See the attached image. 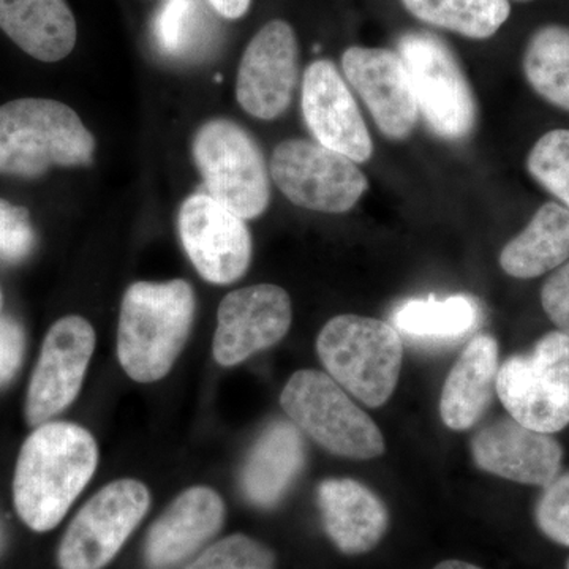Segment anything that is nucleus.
Returning <instances> with one entry per match:
<instances>
[{
    "instance_id": "obj_1",
    "label": "nucleus",
    "mask_w": 569,
    "mask_h": 569,
    "mask_svg": "<svg viewBox=\"0 0 569 569\" xmlns=\"http://www.w3.org/2000/svg\"><path fill=\"white\" fill-rule=\"evenodd\" d=\"M97 462L96 440L81 426L37 427L22 445L14 471V507L22 522L36 531L54 529L91 481Z\"/></svg>"
},
{
    "instance_id": "obj_2",
    "label": "nucleus",
    "mask_w": 569,
    "mask_h": 569,
    "mask_svg": "<svg viewBox=\"0 0 569 569\" xmlns=\"http://www.w3.org/2000/svg\"><path fill=\"white\" fill-rule=\"evenodd\" d=\"M193 317L194 295L186 280L130 284L118 331V356L127 376L140 383L167 376L186 346Z\"/></svg>"
},
{
    "instance_id": "obj_3",
    "label": "nucleus",
    "mask_w": 569,
    "mask_h": 569,
    "mask_svg": "<svg viewBox=\"0 0 569 569\" xmlns=\"http://www.w3.org/2000/svg\"><path fill=\"white\" fill-rule=\"evenodd\" d=\"M93 152L96 138L66 103L18 99L0 107V174L33 179L52 167H88Z\"/></svg>"
},
{
    "instance_id": "obj_4",
    "label": "nucleus",
    "mask_w": 569,
    "mask_h": 569,
    "mask_svg": "<svg viewBox=\"0 0 569 569\" xmlns=\"http://www.w3.org/2000/svg\"><path fill=\"white\" fill-rule=\"evenodd\" d=\"M317 351L328 376L367 407L385 406L395 392L403 342L391 323L361 316L335 317L321 329Z\"/></svg>"
},
{
    "instance_id": "obj_5",
    "label": "nucleus",
    "mask_w": 569,
    "mask_h": 569,
    "mask_svg": "<svg viewBox=\"0 0 569 569\" xmlns=\"http://www.w3.org/2000/svg\"><path fill=\"white\" fill-rule=\"evenodd\" d=\"M280 403L302 433L332 455L367 460L385 452V438L372 418L323 372H296L284 385Z\"/></svg>"
},
{
    "instance_id": "obj_6",
    "label": "nucleus",
    "mask_w": 569,
    "mask_h": 569,
    "mask_svg": "<svg viewBox=\"0 0 569 569\" xmlns=\"http://www.w3.org/2000/svg\"><path fill=\"white\" fill-rule=\"evenodd\" d=\"M496 392L509 417L542 433L569 425V335L549 332L527 356L498 369Z\"/></svg>"
},
{
    "instance_id": "obj_7",
    "label": "nucleus",
    "mask_w": 569,
    "mask_h": 569,
    "mask_svg": "<svg viewBox=\"0 0 569 569\" xmlns=\"http://www.w3.org/2000/svg\"><path fill=\"white\" fill-rule=\"evenodd\" d=\"M193 159L213 200L238 213L257 219L268 209L271 183L263 153L241 126L212 119L193 138Z\"/></svg>"
},
{
    "instance_id": "obj_8",
    "label": "nucleus",
    "mask_w": 569,
    "mask_h": 569,
    "mask_svg": "<svg viewBox=\"0 0 569 569\" xmlns=\"http://www.w3.org/2000/svg\"><path fill=\"white\" fill-rule=\"evenodd\" d=\"M397 50L430 129L443 140H466L477 123V102L448 44L429 32H407Z\"/></svg>"
},
{
    "instance_id": "obj_9",
    "label": "nucleus",
    "mask_w": 569,
    "mask_h": 569,
    "mask_svg": "<svg viewBox=\"0 0 569 569\" xmlns=\"http://www.w3.org/2000/svg\"><path fill=\"white\" fill-rule=\"evenodd\" d=\"M271 176L291 203L326 213L350 211L369 187L353 160L307 140L280 142L272 153Z\"/></svg>"
},
{
    "instance_id": "obj_10",
    "label": "nucleus",
    "mask_w": 569,
    "mask_h": 569,
    "mask_svg": "<svg viewBox=\"0 0 569 569\" xmlns=\"http://www.w3.org/2000/svg\"><path fill=\"white\" fill-rule=\"evenodd\" d=\"M149 490L134 479L104 486L81 508L59 548L62 569H102L148 512Z\"/></svg>"
},
{
    "instance_id": "obj_11",
    "label": "nucleus",
    "mask_w": 569,
    "mask_h": 569,
    "mask_svg": "<svg viewBox=\"0 0 569 569\" xmlns=\"http://www.w3.org/2000/svg\"><path fill=\"white\" fill-rule=\"evenodd\" d=\"M179 234L198 274L217 284L241 279L252 260V238L244 219L213 200L194 193L181 206Z\"/></svg>"
},
{
    "instance_id": "obj_12",
    "label": "nucleus",
    "mask_w": 569,
    "mask_h": 569,
    "mask_svg": "<svg viewBox=\"0 0 569 569\" xmlns=\"http://www.w3.org/2000/svg\"><path fill=\"white\" fill-rule=\"evenodd\" d=\"M93 348L96 331L84 318L70 316L51 326L29 385V425H44L77 399Z\"/></svg>"
},
{
    "instance_id": "obj_13",
    "label": "nucleus",
    "mask_w": 569,
    "mask_h": 569,
    "mask_svg": "<svg viewBox=\"0 0 569 569\" xmlns=\"http://www.w3.org/2000/svg\"><path fill=\"white\" fill-rule=\"evenodd\" d=\"M299 74V47L287 21L264 24L247 44L236 80L238 102L253 118L272 121L290 107Z\"/></svg>"
},
{
    "instance_id": "obj_14",
    "label": "nucleus",
    "mask_w": 569,
    "mask_h": 569,
    "mask_svg": "<svg viewBox=\"0 0 569 569\" xmlns=\"http://www.w3.org/2000/svg\"><path fill=\"white\" fill-rule=\"evenodd\" d=\"M293 320L290 296L276 284H253L224 296L217 312L212 353L220 366L233 367L276 346Z\"/></svg>"
},
{
    "instance_id": "obj_15",
    "label": "nucleus",
    "mask_w": 569,
    "mask_h": 569,
    "mask_svg": "<svg viewBox=\"0 0 569 569\" xmlns=\"http://www.w3.org/2000/svg\"><path fill=\"white\" fill-rule=\"evenodd\" d=\"M342 69L381 132L391 140H403L413 132L419 112L417 96L397 52L351 47L343 52Z\"/></svg>"
},
{
    "instance_id": "obj_16",
    "label": "nucleus",
    "mask_w": 569,
    "mask_h": 569,
    "mask_svg": "<svg viewBox=\"0 0 569 569\" xmlns=\"http://www.w3.org/2000/svg\"><path fill=\"white\" fill-rule=\"evenodd\" d=\"M301 104L307 127L321 146L356 163L372 157V138L335 63L316 61L307 67Z\"/></svg>"
},
{
    "instance_id": "obj_17",
    "label": "nucleus",
    "mask_w": 569,
    "mask_h": 569,
    "mask_svg": "<svg viewBox=\"0 0 569 569\" xmlns=\"http://www.w3.org/2000/svg\"><path fill=\"white\" fill-rule=\"evenodd\" d=\"M471 455L482 471L538 488H548L559 477L563 459L556 438L519 425L512 418L478 430L471 440Z\"/></svg>"
},
{
    "instance_id": "obj_18",
    "label": "nucleus",
    "mask_w": 569,
    "mask_h": 569,
    "mask_svg": "<svg viewBox=\"0 0 569 569\" xmlns=\"http://www.w3.org/2000/svg\"><path fill=\"white\" fill-rule=\"evenodd\" d=\"M223 519V500L216 490H186L149 531L146 563L152 569H168L181 563L222 529Z\"/></svg>"
},
{
    "instance_id": "obj_19",
    "label": "nucleus",
    "mask_w": 569,
    "mask_h": 569,
    "mask_svg": "<svg viewBox=\"0 0 569 569\" xmlns=\"http://www.w3.org/2000/svg\"><path fill=\"white\" fill-rule=\"evenodd\" d=\"M318 507L326 535L347 556H361L380 545L389 526L388 509L355 479H325L318 486Z\"/></svg>"
},
{
    "instance_id": "obj_20",
    "label": "nucleus",
    "mask_w": 569,
    "mask_h": 569,
    "mask_svg": "<svg viewBox=\"0 0 569 569\" xmlns=\"http://www.w3.org/2000/svg\"><path fill=\"white\" fill-rule=\"evenodd\" d=\"M305 463L301 430L293 422H271L247 456L241 471L242 493L254 507L272 508L290 490Z\"/></svg>"
},
{
    "instance_id": "obj_21",
    "label": "nucleus",
    "mask_w": 569,
    "mask_h": 569,
    "mask_svg": "<svg viewBox=\"0 0 569 569\" xmlns=\"http://www.w3.org/2000/svg\"><path fill=\"white\" fill-rule=\"evenodd\" d=\"M498 343L478 336L459 356L441 389L440 415L452 430H467L488 411L496 392Z\"/></svg>"
},
{
    "instance_id": "obj_22",
    "label": "nucleus",
    "mask_w": 569,
    "mask_h": 569,
    "mask_svg": "<svg viewBox=\"0 0 569 569\" xmlns=\"http://www.w3.org/2000/svg\"><path fill=\"white\" fill-rule=\"evenodd\" d=\"M0 29L41 62H59L77 44V21L66 0H0Z\"/></svg>"
},
{
    "instance_id": "obj_23",
    "label": "nucleus",
    "mask_w": 569,
    "mask_h": 569,
    "mask_svg": "<svg viewBox=\"0 0 569 569\" xmlns=\"http://www.w3.org/2000/svg\"><path fill=\"white\" fill-rule=\"evenodd\" d=\"M569 261V209L542 204L526 230L503 247L500 266L516 279H535Z\"/></svg>"
},
{
    "instance_id": "obj_24",
    "label": "nucleus",
    "mask_w": 569,
    "mask_h": 569,
    "mask_svg": "<svg viewBox=\"0 0 569 569\" xmlns=\"http://www.w3.org/2000/svg\"><path fill=\"white\" fill-rule=\"evenodd\" d=\"M481 321V307L467 295L437 299H408L391 313L400 336L426 343H445L473 332Z\"/></svg>"
},
{
    "instance_id": "obj_25",
    "label": "nucleus",
    "mask_w": 569,
    "mask_h": 569,
    "mask_svg": "<svg viewBox=\"0 0 569 569\" xmlns=\"http://www.w3.org/2000/svg\"><path fill=\"white\" fill-rule=\"evenodd\" d=\"M523 73L533 91L553 107L569 111V28L542 26L527 43Z\"/></svg>"
},
{
    "instance_id": "obj_26",
    "label": "nucleus",
    "mask_w": 569,
    "mask_h": 569,
    "mask_svg": "<svg viewBox=\"0 0 569 569\" xmlns=\"http://www.w3.org/2000/svg\"><path fill=\"white\" fill-rule=\"evenodd\" d=\"M415 18L459 33L467 39L485 40L508 21V0H402Z\"/></svg>"
},
{
    "instance_id": "obj_27",
    "label": "nucleus",
    "mask_w": 569,
    "mask_h": 569,
    "mask_svg": "<svg viewBox=\"0 0 569 569\" xmlns=\"http://www.w3.org/2000/svg\"><path fill=\"white\" fill-rule=\"evenodd\" d=\"M531 178L569 209V130L559 129L539 138L527 159Z\"/></svg>"
},
{
    "instance_id": "obj_28",
    "label": "nucleus",
    "mask_w": 569,
    "mask_h": 569,
    "mask_svg": "<svg viewBox=\"0 0 569 569\" xmlns=\"http://www.w3.org/2000/svg\"><path fill=\"white\" fill-rule=\"evenodd\" d=\"M203 7L198 0H164L153 22L157 43L167 54L181 56L200 31Z\"/></svg>"
},
{
    "instance_id": "obj_29",
    "label": "nucleus",
    "mask_w": 569,
    "mask_h": 569,
    "mask_svg": "<svg viewBox=\"0 0 569 569\" xmlns=\"http://www.w3.org/2000/svg\"><path fill=\"white\" fill-rule=\"evenodd\" d=\"M274 556L261 542L233 535L206 549L187 569H274Z\"/></svg>"
},
{
    "instance_id": "obj_30",
    "label": "nucleus",
    "mask_w": 569,
    "mask_h": 569,
    "mask_svg": "<svg viewBox=\"0 0 569 569\" xmlns=\"http://www.w3.org/2000/svg\"><path fill=\"white\" fill-rule=\"evenodd\" d=\"M36 233L29 211L0 200V260L18 263L32 252Z\"/></svg>"
},
{
    "instance_id": "obj_31",
    "label": "nucleus",
    "mask_w": 569,
    "mask_h": 569,
    "mask_svg": "<svg viewBox=\"0 0 569 569\" xmlns=\"http://www.w3.org/2000/svg\"><path fill=\"white\" fill-rule=\"evenodd\" d=\"M537 523L546 537L569 548V473L545 488L537 505Z\"/></svg>"
},
{
    "instance_id": "obj_32",
    "label": "nucleus",
    "mask_w": 569,
    "mask_h": 569,
    "mask_svg": "<svg viewBox=\"0 0 569 569\" xmlns=\"http://www.w3.org/2000/svg\"><path fill=\"white\" fill-rule=\"evenodd\" d=\"M542 309L559 331L569 335V261L556 269L541 291Z\"/></svg>"
},
{
    "instance_id": "obj_33",
    "label": "nucleus",
    "mask_w": 569,
    "mask_h": 569,
    "mask_svg": "<svg viewBox=\"0 0 569 569\" xmlns=\"http://www.w3.org/2000/svg\"><path fill=\"white\" fill-rule=\"evenodd\" d=\"M24 353V332L14 318L0 316V387L17 376Z\"/></svg>"
},
{
    "instance_id": "obj_34",
    "label": "nucleus",
    "mask_w": 569,
    "mask_h": 569,
    "mask_svg": "<svg viewBox=\"0 0 569 569\" xmlns=\"http://www.w3.org/2000/svg\"><path fill=\"white\" fill-rule=\"evenodd\" d=\"M213 10L227 20H239L250 9L252 0H209Z\"/></svg>"
},
{
    "instance_id": "obj_35",
    "label": "nucleus",
    "mask_w": 569,
    "mask_h": 569,
    "mask_svg": "<svg viewBox=\"0 0 569 569\" xmlns=\"http://www.w3.org/2000/svg\"><path fill=\"white\" fill-rule=\"evenodd\" d=\"M433 569H482L477 567V565L467 563V561L462 560H447L441 561L440 565H437Z\"/></svg>"
},
{
    "instance_id": "obj_36",
    "label": "nucleus",
    "mask_w": 569,
    "mask_h": 569,
    "mask_svg": "<svg viewBox=\"0 0 569 569\" xmlns=\"http://www.w3.org/2000/svg\"><path fill=\"white\" fill-rule=\"evenodd\" d=\"M2 306H3V295H2V290H0V316H2Z\"/></svg>"
},
{
    "instance_id": "obj_37",
    "label": "nucleus",
    "mask_w": 569,
    "mask_h": 569,
    "mask_svg": "<svg viewBox=\"0 0 569 569\" xmlns=\"http://www.w3.org/2000/svg\"><path fill=\"white\" fill-rule=\"evenodd\" d=\"M519 2H529V0H519Z\"/></svg>"
},
{
    "instance_id": "obj_38",
    "label": "nucleus",
    "mask_w": 569,
    "mask_h": 569,
    "mask_svg": "<svg viewBox=\"0 0 569 569\" xmlns=\"http://www.w3.org/2000/svg\"><path fill=\"white\" fill-rule=\"evenodd\" d=\"M568 569H569V561H568Z\"/></svg>"
}]
</instances>
